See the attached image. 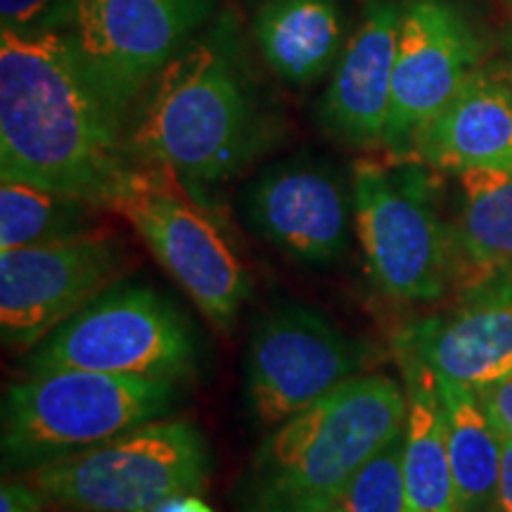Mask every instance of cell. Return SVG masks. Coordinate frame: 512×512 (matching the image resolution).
<instances>
[{
    "mask_svg": "<svg viewBox=\"0 0 512 512\" xmlns=\"http://www.w3.org/2000/svg\"><path fill=\"white\" fill-rule=\"evenodd\" d=\"M403 3L370 0L318 105V121L339 143L373 150L387 126Z\"/></svg>",
    "mask_w": 512,
    "mask_h": 512,
    "instance_id": "cell-15",
    "label": "cell"
},
{
    "mask_svg": "<svg viewBox=\"0 0 512 512\" xmlns=\"http://www.w3.org/2000/svg\"><path fill=\"white\" fill-rule=\"evenodd\" d=\"M72 0H0L3 29L31 31L55 29L67 17Z\"/></svg>",
    "mask_w": 512,
    "mask_h": 512,
    "instance_id": "cell-23",
    "label": "cell"
},
{
    "mask_svg": "<svg viewBox=\"0 0 512 512\" xmlns=\"http://www.w3.org/2000/svg\"><path fill=\"white\" fill-rule=\"evenodd\" d=\"M453 275L463 285L512 268V169L458 171Z\"/></svg>",
    "mask_w": 512,
    "mask_h": 512,
    "instance_id": "cell-19",
    "label": "cell"
},
{
    "mask_svg": "<svg viewBox=\"0 0 512 512\" xmlns=\"http://www.w3.org/2000/svg\"><path fill=\"white\" fill-rule=\"evenodd\" d=\"M112 209L131 223L204 318L228 330L249 297V275L200 197L174 171L138 162Z\"/></svg>",
    "mask_w": 512,
    "mask_h": 512,
    "instance_id": "cell-7",
    "label": "cell"
},
{
    "mask_svg": "<svg viewBox=\"0 0 512 512\" xmlns=\"http://www.w3.org/2000/svg\"><path fill=\"white\" fill-rule=\"evenodd\" d=\"M249 226L302 264H335L349 247L354 200L335 169L290 159L266 169L245 195Z\"/></svg>",
    "mask_w": 512,
    "mask_h": 512,
    "instance_id": "cell-13",
    "label": "cell"
},
{
    "mask_svg": "<svg viewBox=\"0 0 512 512\" xmlns=\"http://www.w3.org/2000/svg\"><path fill=\"white\" fill-rule=\"evenodd\" d=\"M368 347L302 304L266 311L254 323L245 361L247 408L275 430L363 373Z\"/></svg>",
    "mask_w": 512,
    "mask_h": 512,
    "instance_id": "cell-9",
    "label": "cell"
},
{
    "mask_svg": "<svg viewBox=\"0 0 512 512\" xmlns=\"http://www.w3.org/2000/svg\"><path fill=\"white\" fill-rule=\"evenodd\" d=\"M50 498L31 482H5L0 489V512H46Z\"/></svg>",
    "mask_w": 512,
    "mask_h": 512,
    "instance_id": "cell-25",
    "label": "cell"
},
{
    "mask_svg": "<svg viewBox=\"0 0 512 512\" xmlns=\"http://www.w3.org/2000/svg\"><path fill=\"white\" fill-rule=\"evenodd\" d=\"M479 401L484 403L486 413L501 437L512 439V373L505 375L489 387L475 389Z\"/></svg>",
    "mask_w": 512,
    "mask_h": 512,
    "instance_id": "cell-24",
    "label": "cell"
},
{
    "mask_svg": "<svg viewBox=\"0 0 512 512\" xmlns=\"http://www.w3.org/2000/svg\"><path fill=\"white\" fill-rule=\"evenodd\" d=\"M458 512H491L501 479V434L475 389L437 377Z\"/></svg>",
    "mask_w": 512,
    "mask_h": 512,
    "instance_id": "cell-20",
    "label": "cell"
},
{
    "mask_svg": "<svg viewBox=\"0 0 512 512\" xmlns=\"http://www.w3.org/2000/svg\"><path fill=\"white\" fill-rule=\"evenodd\" d=\"M408 384L403 479L408 512H458L439 382L425 363L399 356Z\"/></svg>",
    "mask_w": 512,
    "mask_h": 512,
    "instance_id": "cell-18",
    "label": "cell"
},
{
    "mask_svg": "<svg viewBox=\"0 0 512 512\" xmlns=\"http://www.w3.org/2000/svg\"><path fill=\"white\" fill-rule=\"evenodd\" d=\"M503 46H505V53H508V74L512 79V24L508 27V31L503 34Z\"/></svg>",
    "mask_w": 512,
    "mask_h": 512,
    "instance_id": "cell-28",
    "label": "cell"
},
{
    "mask_svg": "<svg viewBox=\"0 0 512 512\" xmlns=\"http://www.w3.org/2000/svg\"><path fill=\"white\" fill-rule=\"evenodd\" d=\"M126 249L107 233L69 235L0 252V335L34 349L124 273Z\"/></svg>",
    "mask_w": 512,
    "mask_h": 512,
    "instance_id": "cell-11",
    "label": "cell"
},
{
    "mask_svg": "<svg viewBox=\"0 0 512 512\" xmlns=\"http://www.w3.org/2000/svg\"><path fill=\"white\" fill-rule=\"evenodd\" d=\"M399 356L425 363L441 380L470 389L512 373V268L463 285L446 316L408 325L396 339Z\"/></svg>",
    "mask_w": 512,
    "mask_h": 512,
    "instance_id": "cell-14",
    "label": "cell"
},
{
    "mask_svg": "<svg viewBox=\"0 0 512 512\" xmlns=\"http://www.w3.org/2000/svg\"><path fill=\"white\" fill-rule=\"evenodd\" d=\"M501 446V479H498L494 508H491V512H512V439L501 437Z\"/></svg>",
    "mask_w": 512,
    "mask_h": 512,
    "instance_id": "cell-26",
    "label": "cell"
},
{
    "mask_svg": "<svg viewBox=\"0 0 512 512\" xmlns=\"http://www.w3.org/2000/svg\"><path fill=\"white\" fill-rule=\"evenodd\" d=\"M124 119L88 74L72 36L3 29L0 176L110 207L136 169Z\"/></svg>",
    "mask_w": 512,
    "mask_h": 512,
    "instance_id": "cell-1",
    "label": "cell"
},
{
    "mask_svg": "<svg viewBox=\"0 0 512 512\" xmlns=\"http://www.w3.org/2000/svg\"><path fill=\"white\" fill-rule=\"evenodd\" d=\"M347 512H408L403 479V432L358 470L342 498Z\"/></svg>",
    "mask_w": 512,
    "mask_h": 512,
    "instance_id": "cell-22",
    "label": "cell"
},
{
    "mask_svg": "<svg viewBox=\"0 0 512 512\" xmlns=\"http://www.w3.org/2000/svg\"><path fill=\"white\" fill-rule=\"evenodd\" d=\"M195 366V337L169 299L143 285H114L31 349L27 373L93 370L181 380Z\"/></svg>",
    "mask_w": 512,
    "mask_h": 512,
    "instance_id": "cell-8",
    "label": "cell"
},
{
    "mask_svg": "<svg viewBox=\"0 0 512 512\" xmlns=\"http://www.w3.org/2000/svg\"><path fill=\"white\" fill-rule=\"evenodd\" d=\"M95 204L24 181L0 185V252L86 233Z\"/></svg>",
    "mask_w": 512,
    "mask_h": 512,
    "instance_id": "cell-21",
    "label": "cell"
},
{
    "mask_svg": "<svg viewBox=\"0 0 512 512\" xmlns=\"http://www.w3.org/2000/svg\"><path fill=\"white\" fill-rule=\"evenodd\" d=\"M209 12L211 0H72L67 34L95 86L126 119Z\"/></svg>",
    "mask_w": 512,
    "mask_h": 512,
    "instance_id": "cell-10",
    "label": "cell"
},
{
    "mask_svg": "<svg viewBox=\"0 0 512 512\" xmlns=\"http://www.w3.org/2000/svg\"><path fill=\"white\" fill-rule=\"evenodd\" d=\"M408 399L387 375H358L273 430L256 448L238 512H325L363 465L399 437Z\"/></svg>",
    "mask_w": 512,
    "mask_h": 512,
    "instance_id": "cell-3",
    "label": "cell"
},
{
    "mask_svg": "<svg viewBox=\"0 0 512 512\" xmlns=\"http://www.w3.org/2000/svg\"><path fill=\"white\" fill-rule=\"evenodd\" d=\"M479 57V38L456 5L448 0L403 3L382 138L392 162L413 159L420 133L456 98L479 67Z\"/></svg>",
    "mask_w": 512,
    "mask_h": 512,
    "instance_id": "cell-12",
    "label": "cell"
},
{
    "mask_svg": "<svg viewBox=\"0 0 512 512\" xmlns=\"http://www.w3.org/2000/svg\"><path fill=\"white\" fill-rule=\"evenodd\" d=\"M413 159L439 171L512 169V79L477 67L427 124Z\"/></svg>",
    "mask_w": 512,
    "mask_h": 512,
    "instance_id": "cell-16",
    "label": "cell"
},
{
    "mask_svg": "<svg viewBox=\"0 0 512 512\" xmlns=\"http://www.w3.org/2000/svg\"><path fill=\"white\" fill-rule=\"evenodd\" d=\"M147 512H214V510H211L202 498H197V494H185V496L169 498V501L159 503Z\"/></svg>",
    "mask_w": 512,
    "mask_h": 512,
    "instance_id": "cell-27",
    "label": "cell"
},
{
    "mask_svg": "<svg viewBox=\"0 0 512 512\" xmlns=\"http://www.w3.org/2000/svg\"><path fill=\"white\" fill-rule=\"evenodd\" d=\"M356 238L373 283L401 302H434L453 278L451 230L432 176L413 159H361L351 178Z\"/></svg>",
    "mask_w": 512,
    "mask_h": 512,
    "instance_id": "cell-6",
    "label": "cell"
},
{
    "mask_svg": "<svg viewBox=\"0 0 512 512\" xmlns=\"http://www.w3.org/2000/svg\"><path fill=\"white\" fill-rule=\"evenodd\" d=\"M209 475L202 432L188 420H150L29 472L50 503L74 512H147L200 494Z\"/></svg>",
    "mask_w": 512,
    "mask_h": 512,
    "instance_id": "cell-5",
    "label": "cell"
},
{
    "mask_svg": "<svg viewBox=\"0 0 512 512\" xmlns=\"http://www.w3.org/2000/svg\"><path fill=\"white\" fill-rule=\"evenodd\" d=\"M254 38L271 72L297 88L323 79L347 46L337 0H264Z\"/></svg>",
    "mask_w": 512,
    "mask_h": 512,
    "instance_id": "cell-17",
    "label": "cell"
},
{
    "mask_svg": "<svg viewBox=\"0 0 512 512\" xmlns=\"http://www.w3.org/2000/svg\"><path fill=\"white\" fill-rule=\"evenodd\" d=\"M271 143V124L228 48L190 43L147 88L128 145L190 192L226 183ZM200 197V195H197Z\"/></svg>",
    "mask_w": 512,
    "mask_h": 512,
    "instance_id": "cell-2",
    "label": "cell"
},
{
    "mask_svg": "<svg viewBox=\"0 0 512 512\" xmlns=\"http://www.w3.org/2000/svg\"><path fill=\"white\" fill-rule=\"evenodd\" d=\"M325 512H347V510H344V505L339 503V505H335V508H330V510H325Z\"/></svg>",
    "mask_w": 512,
    "mask_h": 512,
    "instance_id": "cell-29",
    "label": "cell"
},
{
    "mask_svg": "<svg viewBox=\"0 0 512 512\" xmlns=\"http://www.w3.org/2000/svg\"><path fill=\"white\" fill-rule=\"evenodd\" d=\"M174 380L93 370L27 373L3 399V467H36L105 444L171 411Z\"/></svg>",
    "mask_w": 512,
    "mask_h": 512,
    "instance_id": "cell-4",
    "label": "cell"
}]
</instances>
